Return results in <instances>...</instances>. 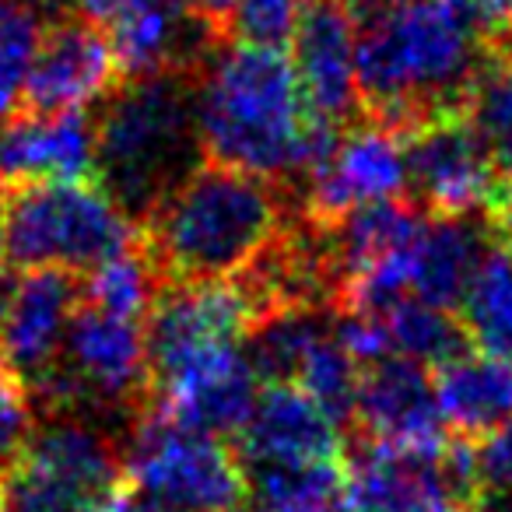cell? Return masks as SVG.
<instances>
[{
	"instance_id": "13",
	"label": "cell",
	"mask_w": 512,
	"mask_h": 512,
	"mask_svg": "<svg viewBox=\"0 0 512 512\" xmlns=\"http://www.w3.org/2000/svg\"><path fill=\"white\" fill-rule=\"evenodd\" d=\"M358 32L362 25L334 0H306L292 36V64L309 116L330 130L362 120L358 102Z\"/></svg>"
},
{
	"instance_id": "23",
	"label": "cell",
	"mask_w": 512,
	"mask_h": 512,
	"mask_svg": "<svg viewBox=\"0 0 512 512\" xmlns=\"http://www.w3.org/2000/svg\"><path fill=\"white\" fill-rule=\"evenodd\" d=\"M165 288L162 274L151 264L144 239L134 249L113 256L102 267H95L85 281V302L102 313L123 316V320H148L158 292Z\"/></svg>"
},
{
	"instance_id": "29",
	"label": "cell",
	"mask_w": 512,
	"mask_h": 512,
	"mask_svg": "<svg viewBox=\"0 0 512 512\" xmlns=\"http://www.w3.org/2000/svg\"><path fill=\"white\" fill-rule=\"evenodd\" d=\"M186 11H190L197 22H204L221 43H228V32H232V15L239 0H179Z\"/></svg>"
},
{
	"instance_id": "25",
	"label": "cell",
	"mask_w": 512,
	"mask_h": 512,
	"mask_svg": "<svg viewBox=\"0 0 512 512\" xmlns=\"http://www.w3.org/2000/svg\"><path fill=\"white\" fill-rule=\"evenodd\" d=\"M467 120L477 127L484 148L491 151L502 179L512 183V67L491 64L481 85L474 88Z\"/></svg>"
},
{
	"instance_id": "24",
	"label": "cell",
	"mask_w": 512,
	"mask_h": 512,
	"mask_svg": "<svg viewBox=\"0 0 512 512\" xmlns=\"http://www.w3.org/2000/svg\"><path fill=\"white\" fill-rule=\"evenodd\" d=\"M253 512H348L344 502V460L330 467L278 470L253 477Z\"/></svg>"
},
{
	"instance_id": "12",
	"label": "cell",
	"mask_w": 512,
	"mask_h": 512,
	"mask_svg": "<svg viewBox=\"0 0 512 512\" xmlns=\"http://www.w3.org/2000/svg\"><path fill=\"white\" fill-rule=\"evenodd\" d=\"M81 302L85 288L67 271H29L15 281L0 316V365L29 393L57 372Z\"/></svg>"
},
{
	"instance_id": "20",
	"label": "cell",
	"mask_w": 512,
	"mask_h": 512,
	"mask_svg": "<svg viewBox=\"0 0 512 512\" xmlns=\"http://www.w3.org/2000/svg\"><path fill=\"white\" fill-rule=\"evenodd\" d=\"M474 351L512 362V249L491 239L456 306Z\"/></svg>"
},
{
	"instance_id": "35",
	"label": "cell",
	"mask_w": 512,
	"mask_h": 512,
	"mask_svg": "<svg viewBox=\"0 0 512 512\" xmlns=\"http://www.w3.org/2000/svg\"><path fill=\"white\" fill-rule=\"evenodd\" d=\"M491 512H512V498H495V502H488Z\"/></svg>"
},
{
	"instance_id": "1",
	"label": "cell",
	"mask_w": 512,
	"mask_h": 512,
	"mask_svg": "<svg viewBox=\"0 0 512 512\" xmlns=\"http://www.w3.org/2000/svg\"><path fill=\"white\" fill-rule=\"evenodd\" d=\"M491 64L481 0H400L358 32L362 120L407 141L442 116L467 113Z\"/></svg>"
},
{
	"instance_id": "36",
	"label": "cell",
	"mask_w": 512,
	"mask_h": 512,
	"mask_svg": "<svg viewBox=\"0 0 512 512\" xmlns=\"http://www.w3.org/2000/svg\"><path fill=\"white\" fill-rule=\"evenodd\" d=\"M456 512H484V505H477V509H456Z\"/></svg>"
},
{
	"instance_id": "33",
	"label": "cell",
	"mask_w": 512,
	"mask_h": 512,
	"mask_svg": "<svg viewBox=\"0 0 512 512\" xmlns=\"http://www.w3.org/2000/svg\"><path fill=\"white\" fill-rule=\"evenodd\" d=\"M95 512H162V509H155V505H148L141 495H134V491H130V488H120L113 498H106V502H102Z\"/></svg>"
},
{
	"instance_id": "8",
	"label": "cell",
	"mask_w": 512,
	"mask_h": 512,
	"mask_svg": "<svg viewBox=\"0 0 512 512\" xmlns=\"http://www.w3.org/2000/svg\"><path fill=\"white\" fill-rule=\"evenodd\" d=\"M249 330L253 320L232 281L165 285L144 320L151 397L239 358Z\"/></svg>"
},
{
	"instance_id": "22",
	"label": "cell",
	"mask_w": 512,
	"mask_h": 512,
	"mask_svg": "<svg viewBox=\"0 0 512 512\" xmlns=\"http://www.w3.org/2000/svg\"><path fill=\"white\" fill-rule=\"evenodd\" d=\"M50 18L43 0H0V130L25 109V85Z\"/></svg>"
},
{
	"instance_id": "10",
	"label": "cell",
	"mask_w": 512,
	"mask_h": 512,
	"mask_svg": "<svg viewBox=\"0 0 512 512\" xmlns=\"http://www.w3.org/2000/svg\"><path fill=\"white\" fill-rule=\"evenodd\" d=\"M404 148L407 200L435 218H481L505 183L467 113L428 123Z\"/></svg>"
},
{
	"instance_id": "27",
	"label": "cell",
	"mask_w": 512,
	"mask_h": 512,
	"mask_svg": "<svg viewBox=\"0 0 512 512\" xmlns=\"http://www.w3.org/2000/svg\"><path fill=\"white\" fill-rule=\"evenodd\" d=\"M36 428V400L11 372H4L0 376V477L22 460Z\"/></svg>"
},
{
	"instance_id": "15",
	"label": "cell",
	"mask_w": 512,
	"mask_h": 512,
	"mask_svg": "<svg viewBox=\"0 0 512 512\" xmlns=\"http://www.w3.org/2000/svg\"><path fill=\"white\" fill-rule=\"evenodd\" d=\"M351 428L355 439L411 453H442L453 439L442 421L432 369L407 358H383L362 369Z\"/></svg>"
},
{
	"instance_id": "30",
	"label": "cell",
	"mask_w": 512,
	"mask_h": 512,
	"mask_svg": "<svg viewBox=\"0 0 512 512\" xmlns=\"http://www.w3.org/2000/svg\"><path fill=\"white\" fill-rule=\"evenodd\" d=\"M123 8H127V0H71V15L95 29H109Z\"/></svg>"
},
{
	"instance_id": "11",
	"label": "cell",
	"mask_w": 512,
	"mask_h": 512,
	"mask_svg": "<svg viewBox=\"0 0 512 512\" xmlns=\"http://www.w3.org/2000/svg\"><path fill=\"white\" fill-rule=\"evenodd\" d=\"M235 453L249 481L278 470L330 467L344 460V428L295 383H267L253 404Z\"/></svg>"
},
{
	"instance_id": "19",
	"label": "cell",
	"mask_w": 512,
	"mask_h": 512,
	"mask_svg": "<svg viewBox=\"0 0 512 512\" xmlns=\"http://www.w3.org/2000/svg\"><path fill=\"white\" fill-rule=\"evenodd\" d=\"M435 393H439L442 421L453 439L484 442L505 421H512V362L509 358L463 351L453 362L439 365Z\"/></svg>"
},
{
	"instance_id": "3",
	"label": "cell",
	"mask_w": 512,
	"mask_h": 512,
	"mask_svg": "<svg viewBox=\"0 0 512 512\" xmlns=\"http://www.w3.org/2000/svg\"><path fill=\"white\" fill-rule=\"evenodd\" d=\"M295 200L253 172L204 162L141 225L165 285L235 281L288 228Z\"/></svg>"
},
{
	"instance_id": "38",
	"label": "cell",
	"mask_w": 512,
	"mask_h": 512,
	"mask_svg": "<svg viewBox=\"0 0 512 512\" xmlns=\"http://www.w3.org/2000/svg\"><path fill=\"white\" fill-rule=\"evenodd\" d=\"M43 4H50V0H43Z\"/></svg>"
},
{
	"instance_id": "4",
	"label": "cell",
	"mask_w": 512,
	"mask_h": 512,
	"mask_svg": "<svg viewBox=\"0 0 512 512\" xmlns=\"http://www.w3.org/2000/svg\"><path fill=\"white\" fill-rule=\"evenodd\" d=\"M193 81L197 78L123 81L95 120V183L137 228L207 162Z\"/></svg>"
},
{
	"instance_id": "37",
	"label": "cell",
	"mask_w": 512,
	"mask_h": 512,
	"mask_svg": "<svg viewBox=\"0 0 512 512\" xmlns=\"http://www.w3.org/2000/svg\"><path fill=\"white\" fill-rule=\"evenodd\" d=\"M4 372H8V369H4V365H0V376H4Z\"/></svg>"
},
{
	"instance_id": "26",
	"label": "cell",
	"mask_w": 512,
	"mask_h": 512,
	"mask_svg": "<svg viewBox=\"0 0 512 512\" xmlns=\"http://www.w3.org/2000/svg\"><path fill=\"white\" fill-rule=\"evenodd\" d=\"M302 4H306V0H239L232 15L228 43L285 50V46H292Z\"/></svg>"
},
{
	"instance_id": "28",
	"label": "cell",
	"mask_w": 512,
	"mask_h": 512,
	"mask_svg": "<svg viewBox=\"0 0 512 512\" xmlns=\"http://www.w3.org/2000/svg\"><path fill=\"white\" fill-rule=\"evenodd\" d=\"M477 470H481L484 502L512 498V421H505L495 435L477 442Z\"/></svg>"
},
{
	"instance_id": "17",
	"label": "cell",
	"mask_w": 512,
	"mask_h": 512,
	"mask_svg": "<svg viewBox=\"0 0 512 512\" xmlns=\"http://www.w3.org/2000/svg\"><path fill=\"white\" fill-rule=\"evenodd\" d=\"M344 502L348 512L463 509L442 467V453H411L365 439H351L344 453Z\"/></svg>"
},
{
	"instance_id": "21",
	"label": "cell",
	"mask_w": 512,
	"mask_h": 512,
	"mask_svg": "<svg viewBox=\"0 0 512 512\" xmlns=\"http://www.w3.org/2000/svg\"><path fill=\"white\" fill-rule=\"evenodd\" d=\"M376 316L383 323L390 358H407V362L435 372L439 365L470 351L467 330H463L460 316L449 313V309L428 306L421 299H397L390 306L376 309Z\"/></svg>"
},
{
	"instance_id": "18",
	"label": "cell",
	"mask_w": 512,
	"mask_h": 512,
	"mask_svg": "<svg viewBox=\"0 0 512 512\" xmlns=\"http://www.w3.org/2000/svg\"><path fill=\"white\" fill-rule=\"evenodd\" d=\"M85 179H95V120L88 113H22L0 130V190Z\"/></svg>"
},
{
	"instance_id": "31",
	"label": "cell",
	"mask_w": 512,
	"mask_h": 512,
	"mask_svg": "<svg viewBox=\"0 0 512 512\" xmlns=\"http://www.w3.org/2000/svg\"><path fill=\"white\" fill-rule=\"evenodd\" d=\"M481 11L491 29V43L502 36H512V0H481Z\"/></svg>"
},
{
	"instance_id": "5",
	"label": "cell",
	"mask_w": 512,
	"mask_h": 512,
	"mask_svg": "<svg viewBox=\"0 0 512 512\" xmlns=\"http://www.w3.org/2000/svg\"><path fill=\"white\" fill-rule=\"evenodd\" d=\"M4 249L18 271L92 274L141 242V228L95 179L0 190Z\"/></svg>"
},
{
	"instance_id": "34",
	"label": "cell",
	"mask_w": 512,
	"mask_h": 512,
	"mask_svg": "<svg viewBox=\"0 0 512 512\" xmlns=\"http://www.w3.org/2000/svg\"><path fill=\"white\" fill-rule=\"evenodd\" d=\"M491 57H495V64L512 67V36L495 39V43H491Z\"/></svg>"
},
{
	"instance_id": "32",
	"label": "cell",
	"mask_w": 512,
	"mask_h": 512,
	"mask_svg": "<svg viewBox=\"0 0 512 512\" xmlns=\"http://www.w3.org/2000/svg\"><path fill=\"white\" fill-rule=\"evenodd\" d=\"M334 4H341V8L362 25V22H372V18L386 15L390 8H397L400 0H334Z\"/></svg>"
},
{
	"instance_id": "14",
	"label": "cell",
	"mask_w": 512,
	"mask_h": 512,
	"mask_svg": "<svg viewBox=\"0 0 512 512\" xmlns=\"http://www.w3.org/2000/svg\"><path fill=\"white\" fill-rule=\"evenodd\" d=\"M113 46L102 29L67 15L46 25L25 85V113L64 116L88 113L120 88Z\"/></svg>"
},
{
	"instance_id": "6",
	"label": "cell",
	"mask_w": 512,
	"mask_h": 512,
	"mask_svg": "<svg viewBox=\"0 0 512 512\" xmlns=\"http://www.w3.org/2000/svg\"><path fill=\"white\" fill-rule=\"evenodd\" d=\"M123 481L162 512H246L253 481L225 439L144 411L123 442Z\"/></svg>"
},
{
	"instance_id": "7",
	"label": "cell",
	"mask_w": 512,
	"mask_h": 512,
	"mask_svg": "<svg viewBox=\"0 0 512 512\" xmlns=\"http://www.w3.org/2000/svg\"><path fill=\"white\" fill-rule=\"evenodd\" d=\"M120 481L123 446L109 421L46 414L22 460L0 477V512H95Z\"/></svg>"
},
{
	"instance_id": "9",
	"label": "cell",
	"mask_w": 512,
	"mask_h": 512,
	"mask_svg": "<svg viewBox=\"0 0 512 512\" xmlns=\"http://www.w3.org/2000/svg\"><path fill=\"white\" fill-rule=\"evenodd\" d=\"M407 197V148L369 120L337 134L323 162L299 183L295 211L313 225H337L372 204Z\"/></svg>"
},
{
	"instance_id": "16",
	"label": "cell",
	"mask_w": 512,
	"mask_h": 512,
	"mask_svg": "<svg viewBox=\"0 0 512 512\" xmlns=\"http://www.w3.org/2000/svg\"><path fill=\"white\" fill-rule=\"evenodd\" d=\"M109 46L123 81H151L197 78L225 43L179 0H127L109 25Z\"/></svg>"
},
{
	"instance_id": "2",
	"label": "cell",
	"mask_w": 512,
	"mask_h": 512,
	"mask_svg": "<svg viewBox=\"0 0 512 512\" xmlns=\"http://www.w3.org/2000/svg\"><path fill=\"white\" fill-rule=\"evenodd\" d=\"M204 158L299 186L341 130L309 116L295 64L285 50L225 43L193 81Z\"/></svg>"
}]
</instances>
